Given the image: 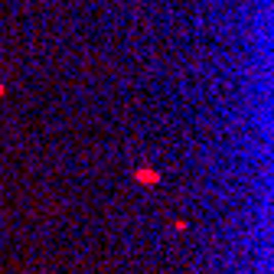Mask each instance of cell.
<instances>
[{
    "mask_svg": "<svg viewBox=\"0 0 274 274\" xmlns=\"http://www.w3.org/2000/svg\"><path fill=\"white\" fill-rule=\"evenodd\" d=\"M0 92H4V88H0Z\"/></svg>",
    "mask_w": 274,
    "mask_h": 274,
    "instance_id": "obj_2",
    "label": "cell"
},
{
    "mask_svg": "<svg viewBox=\"0 0 274 274\" xmlns=\"http://www.w3.org/2000/svg\"><path fill=\"white\" fill-rule=\"evenodd\" d=\"M137 180H140V183H157L160 176H157L154 170H137Z\"/></svg>",
    "mask_w": 274,
    "mask_h": 274,
    "instance_id": "obj_1",
    "label": "cell"
}]
</instances>
